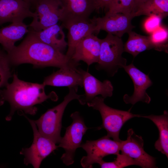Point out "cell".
I'll return each instance as SVG.
<instances>
[{
	"instance_id": "cell-1",
	"label": "cell",
	"mask_w": 168,
	"mask_h": 168,
	"mask_svg": "<svg viewBox=\"0 0 168 168\" xmlns=\"http://www.w3.org/2000/svg\"><path fill=\"white\" fill-rule=\"evenodd\" d=\"M29 29L21 43L7 53L11 65L29 63L35 68H78L79 63L69 59L65 54L42 42L34 31Z\"/></svg>"
},
{
	"instance_id": "cell-2",
	"label": "cell",
	"mask_w": 168,
	"mask_h": 168,
	"mask_svg": "<svg viewBox=\"0 0 168 168\" xmlns=\"http://www.w3.org/2000/svg\"><path fill=\"white\" fill-rule=\"evenodd\" d=\"M12 82L8 83L3 90H0V106L5 101L10 105L11 109L6 120H10L15 112L19 114L25 113L34 115L37 108L35 105L40 104L48 99L56 101L58 97L54 92L47 95L43 84L33 83L20 79L15 73Z\"/></svg>"
},
{
	"instance_id": "cell-3",
	"label": "cell",
	"mask_w": 168,
	"mask_h": 168,
	"mask_svg": "<svg viewBox=\"0 0 168 168\" xmlns=\"http://www.w3.org/2000/svg\"><path fill=\"white\" fill-rule=\"evenodd\" d=\"M69 89L68 93L61 103L48 110L37 120H34L40 134L55 144L59 143L62 138V120L67 106L73 100L77 99L79 101L82 95L77 94L73 88Z\"/></svg>"
},
{
	"instance_id": "cell-4",
	"label": "cell",
	"mask_w": 168,
	"mask_h": 168,
	"mask_svg": "<svg viewBox=\"0 0 168 168\" xmlns=\"http://www.w3.org/2000/svg\"><path fill=\"white\" fill-rule=\"evenodd\" d=\"M104 99L102 96H96L86 104L100 114L102 123L98 129H105L107 136L114 141H120L119 133L124 124L131 118L140 117L141 115L131 113V108L128 111H124L111 108L105 103Z\"/></svg>"
},
{
	"instance_id": "cell-5",
	"label": "cell",
	"mask_w": 168,
	"mask_h": 168,
	"mask_svg": "<svg viewBox=\"0 0 168 168\" xmlns=\"http://www.w3.org/2000/svg\"><path fill=\"white\" fill-rule=\"evenodd\" d=\"M124 44L121 38L108 33L101 39L99 61L96 68L104 70L110 76H113L119 68L127 65V60L122 56Z\"/></svg>"
},
{
	"instance_id": "cell-6",
	"label": "cell",
	"mask_w": 168,
	"mask_h": 168,
	"mask_svg": "<svg viewBox=\"0 0 168 168\" xmlns=\"http://www.w3.org/2000/svg\"><path fill=\"white\" fill-rule=\"evenodd\" d=\"M70 117L72 122L66 128L65 134L61 138L58 146V147L63 148L65 151L61 159L67 166L72 164L74 162L76 150L80 147L83 136L89 129L86 126L79 112L73 113Z\"/></svg>"
},
{
	"instance_id": "cell-7",
	"label": "cell",
	"mask_w": 168,
	"mask_h": 168,
	"mask_svg": "<svg viewBox=\"0 0 168 168\" xmlns=\"http://www.w3.org/2000/svg\"><path fill=\"white\" fill-rule=\"evenodd\" d=\"M120 141L112 140L106 135L96 140H87L81 144L80 147L87 153L86 156L81 159V166L84 168H92L94 164L98 163L106 156L119 154Z\"/></svg>"
},
{
	"instance_id": "cell-8",
	"label": "cell",
	"mask_w": 168,
	"mask_h": 168,
	"mask_svg": "<svg viewBox=\"0 0 168 168\" xmlns=\"http://www.w3.org/2000/svg\"><path fill=\"white\" fill-rule=\"evenodd\" d=\"M32 127L33 133V140L29 148H22L20 154L24 156V164L27 166L31 164L35 168H39L42 161L58 146L50 140L42 136L39 132L34 120L25 115Z\"/></svg>"
},
{
	"instance_id": "cell-9",
	"label": "cell",
	"mask_w": 168,
	"mask_h": 168,
	"mask_svg": "<svg viewBox=\"0 0 168 168\" xmlns=\"http://www.w3.org/2000/svg\"><path fill=\"white\" fill-rule=\"evenodd\" d=\"M35 16L29 28L39 31L58 23L60 21L62 9L59 0H40L34 6Z\"/></svg>"
},
{
	"instance_id": "cell-10",
	"label": "cell",
	"mask_w": 168,
	"mask_h": 168,
	"mask_svg": "<svg viewBox=\"0 0 168 168\" xmlns=\"http://www.w3.org/2000/svg\"><path fill=\"white\" fill-rule=\"evenodd\" d=\"M120 151L137 161L142 168L156 167L155 158L144 150L142 137L137 135L132 128L128 130L126 140H121Z\"/></svg>"
},
{
	"instance_id": "cell-11",
	"label": "cell",
	"mask_w": 168,
	"mask_h": 168,
	"mask_svg": "<svg viewBox=\"0 0 168 168\" xmlns=\"http://www.w3.org/2000/svg\"><path fill=\"white\" fill-rule=\"evenodd\" d=\"M133 19L130 16L122 13L106 12L103 17L94 16L90 20L95 25L98 34L103 30L121 38L135 27L131 23Z\"/></svg>"
},
{
	"instance_id": "cell-12",
	"label": "cell",
	"mask_w": 168,
	"mask_h": 168,
	"mask_svg": "<svg viewBox=\"0 0 168 168\" xmlns=\"http://www.w3.org/2000/svg\"><path fill=\"white\" fill-rule=\"evenodd\" d=\"M123 68L132 80L134 87V92L132 96L126 94L124 96V102L133 105L139 101L149 104L151 98L146 90L152 85V82L148 75L138 68L133 63L126 65Z\"/></svg>"
},
{
	"instance_id": "cell-13",
	"label": "cell",
	"mask_w": 168,
	"mask_h": 168,
	"mask_svg": "<svg viewBox=\"0 0 168 168\" xmlns=\"http://www.w3.org/2000/svg\"><path fill=\"white\" fill-rule=\"evenodd\" d=\"M61 25L68 30V49L65 55L70 59L76 46L82 39L91 34H98L95 25L90 19L68 20L62 22Z\"/></svg>"
},
{
	"instance_id": "cell-14",
	"label": "cell",
	"mask_w": 168,
	"mask_h": 168,
	"mask_svg": "<svg viewBox=\"0 0 168 168\" xmlns=\"http://www.w3.org/2000/svg\"><path fill=\"white\" fill-rule=\"evenodd\" d=\"M77 71L82 76L83 86L85 91L79 101L81 105L90 102L98 95H101L105 99L112 96L114 89L110 81L105 80L101 82L81 68H77Z\"/></svg>"
},
{
	"instance_id": "cell-15",
	"label": "cell",
	"mask_w": 168,
	"mask_h": 168,
	"mask_svg": "<svg viewBox=\"0 0 168 168\" xmlns=\"http://www.w3.org/2000/svg\"><path fill=\"white\" fill-rule=\"evenodd\" d=\"M31 6L24 0H0V26L7 22H23L35 16Z\"/></svg>"
},
{
	"instance_id": "cell-16",
	"label": "cell",
	"mask_w": 168,
	"mask_h": 168,
	"mask_svg": "<svg viewBox=\"0 0 168 168\" xmlns=\"http://www.w3.org/2000/svg\"><path fill=\"white\" fill-rule=\"evenodd\" d=\"M101 39L91 34L82 39L75 48L71 59L75 62H85L88 66L97 63L99 59Z\"/></svg>"
},
{
	"instance_id": "cell-17",
	"label": "cell",
	"mask_w": 168,
	"mask_h": 168,
	"mask_svg": "<svg viewBox=\"0 0 168 168\" xmlns=\"http://www.w3.org/2000/svg\"><path fill=\"white\" fill-rule=\"evenodd\" d=\"M62 13V22L76 19L89 20L91 13L95 11L94 0H59Z\"/></svg>"
},
{
	"instance_id": "cell-18",
	"label": "cell",
	"mask_w": 168,
	"mask_h": 168,
	"mask_svg": "<svg viewBox=\"0 0 168 168\" xmlns=\"http://www.w3.org/2000/svg\"><path fill=\"white\" fill-rule=\"evenodd\" d=\"M77 69L60 68L46 77L43 83L45 86L72 88L77 92L78 87L83 86V79L82 75L77 71Z\"/></svg>"
},
{
	"instance_id": "cell-19",
	"label": "cell",
	"mask_w": 168,
	"mask_h": 168,
	"mask_svg": "<svg viewBox=\"0 0 168 168\" xmlns=\"http://www.w3.org/2000/svg\"><path fill=\"white\" fill-rule=\"evenodd\" d=\"M29 31V25L23 22L12 23L0 28V44L7 53L15 47V43L21 40Z\"/></svg>"
},
{
	"instance_id": "cell-20",
	"label": "cell",
	"mask_w": 168,
	"mask_h": 168,
	"mask_svg": "<svg viewBox=\"0 0 168 168\" xmlns=\"http://www.w3.org/2000/svg\"><path fill=\"white\" fill-rule=\"evenodd\" d=\"M63 28L57 23L39 31L32 30L42 42L63 53L68 46Z\"/></svg>"
},
{
	"instance_id": "cell-21",
	"label": "cell",
	"mask_w": 168,
	"mask_h": 168,
	"mask_svg": "<svg viewBox=\"0 0 168 168\" xmlns=\"http://www.w3.org/2000/svg\"><path fill=\"white\" fill-rule=\"evenodd\" d=\"M141 117L152 120L157 127L159 133V138L154 144L155 148L168 157V112L165 110L160 115L151 114Z\"/></svg>"
},
{
	"instance_id": "cell-22",
	"label": "cell",
	"mask_w": 168,
	"mask_h": 168,
	"mask_svg": "<svg viewBox=\"0 0 168 168\" xmlns=\"http://www.w3.org/2000/svg\"><path fill=\"white\" fill-rule=\"evenodd\" d=\"M128 39L124 44V51L136 57L145 50L155 49L150 36L138 34L132 30L128 33Z\"/></svg>"
},
{
	"instance_id": "cell-23",
	"label": "cell",
	"mask_w": 168,
	"mask_h": 168,
	"mask_svg": "<svg viewBox=\"0 0 168 168\" xmlns=\"http://www.w3.org/2000/svg\"><path fill=\"white\" fill-rule=\"evenodd\" d=\"M168 13V0H147L138 6L131 16L133 18L143 15H155L163 18Z\"/></svg>"
},
{
	"instance_id": "cell-24",
	"label": "cell",
	"mask_w": 168,
	"mask_h": 168,
	"mask_svg": "<svg viewBox=\"0 0 168 168\" xmlns=\"http://www.w3.org/2000/svg\"><path fill=\"white\" fill-rule=\"evenodd\" d=\"M150 36L154 45V49L168 53V33L166 28L160 26Z\"/></svg>"
},
{
	"instance_id": "cell-25",
	"label": "cell",
	"mask_w": 168,
	"mask_h": 168,
	"mask_svg": "<svg viewBox=\"0 0 168 168\" xmlns=\"http://www.w3.org/2000/svg\"><path fill=\"white\" fill-rule=\"evenodd\" d=\"M134 0H112L106 12L122 13L130 15L133 13Z\"/></svg>"
},
{
	"instance_id": "cell-26",
	"label": "cell",
	"mask_w": 168,
	"mask_h": 168,
	"mask_svg": "<svg viewBox=\"0 0 168 168\" xmlns=\"http://www.w3.org/2000/svg\"><path fill=\"white\" fill-rule=\"evenodd\" d=\"M116 156V158L113 161L106 162L103 160L98 164L102 168H122L131 165L140 166L138 162L127 156L119 153Z\"/></svg>"
},
{
	"instance_id": "cell-27",
	"label": "cell",
	"mask_w": 168,
	"mask_h": 168,
	"mask_svg": "<svg viewBox=\"0 0 168 168\" xmlns=\"http://www.w3.org/2000/svg\"><path fill=\"white\" fill-rule=\"evenodd\" d=\"M11 65L7 54L0 58V88L6 86L8 80L12 77Z\"/></svg>"
},
{
	"instance_id": "cell-28",
	"label": "cell",
	"mask_w": 168,
	"mask_h": 168,
	"mask_svg": "<svg viewBox=\"0 0 168 168\" xmlns=\"http://www.w3.org/2000/svg\"><path fill=\"white\" fill-rule=\"evenodd\" d=\"M162 19L155 15L149 16L144 24L145 30L147 32L152 33L160 26Z\"/></svg>"
},
{
	"instance_id": "cell-29",
	"label": "cell",
	"mask_w": 168,
	"mask_h": 168,
	"mask_svg": "<svg viewBox=\"0 0 168 168\" xmlns=\"http://www.w3.org/2000/svg\"><path fill=\"white\" fill-rule=\"evenodd\" d=\"M112 0H94L95 11L100 9L108 10L109 5Z\"/></svg>"
},
{
	"instance_id": "cell-30",
	"label": "cell",
	"mask_w": 168,
	"mask_h": 168,
	"mask_svg": "<svg viewBox=\"0 0 168 168\" xmlns=\"http://www.w3.org/2000/svg\"><path fill=\"white\" fill-rule=\"evenodd\" d=\"M147 0H134V8L133 13L134 12L138 6L145 2Z\"/></svg>"
},
{
	"instance_id": "cell-31",
	"label": "cell",
	"mask_w": 168,
	"mask_h": 168,
	"mask_svg": "<svg viewBox=\"0 0 168 168\" xmlns=\"http://www.w3.org/2000/svg\"><path fill=\"white\" fill-rule=\"evenodd\" d=\"M26 2L29 3L31 6L33 5L34 6L35 4L40 0H24Z\"/></svg>"
},
{
	"instance_id": "cell-32",
	"label": "cell",
	"mask_w": 168,
	"mask_h": 168,
	"mask_svg": "<svg viewBox=\"0 0 168 168\" xmlns=\"http://www.w3.org/2000/svg\"><path fill=\"white\" fill-rule=\"evenodd\" d=\"M4 51V50L0 49V58L5 55L7 54Z\"/></svg>"
}]
</instances>
